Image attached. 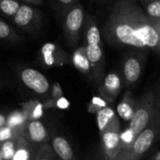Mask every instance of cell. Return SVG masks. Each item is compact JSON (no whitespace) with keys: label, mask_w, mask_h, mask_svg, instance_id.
I'll return each mask as SVG.
<instances>
[{"label":"cell","mask_w":160,"mask_h":160,"mask_svg":"<svg viewBox=\"0 0 160 160\" xmlns=\"http://www.w3.org/2000/svg\"><path fill=\"white\" fill-rule=\"evenodd\" d=\"M152 94L150 93L148 94V97L142 99L138 108L136 109L135 114L129 123V130L135 137L147 128L152 112Z\"/></svg>","instance_id":"cell-1"},{"label":"cell","mask_w":160,"mask_h":160,"mask_svg":"<svg viewBox=\"0 0 160 160\" xmlns=\"http://www.w3.org/2000/svg\"><path fill=\"white\" fill-rule=\"evenodd\" d=\"M156 129L152 126L147 127L138 134L132 142L130 155L127 160H139V158L152 146L156 137Z\"/></svg>","instance_id":"cell-2"},{"label":"cell","mask_w":160,"mask_h":160,"mask_svg":"<svg viewBox=\"0 0 160 160\" xmlns=\"http://www.w3.org/2000/svg\"><path fill=\"white\" fill-rule=\"evenodd\" d=\"M12 21L23 30L33 31L36 30L40 25V13L33 7L22 4Z\"/></svg>","instance_id":"cell-3"},{"label":"cell","mask_w":160,"mask_h":160,"mask_svg":"<svg viewBox=\"0 0 160 160\" xmlns=\"http://www.w3.org/2000/svg\"><path fill=\"white\" fill-rule=\"evenodd\" d=\"M23 83L39 94H44L49 90V81L44 74L33 68H26L21 72Z\"/></svg>","instance_id":"cell-4"},{"label":"cell","mask_w":160,"mask_h":160,"mask_svg":"<svg viewBox=\"0 0 160 160\" xmlns=\"http://www.w3.org/2000/svg\"><path fill=\"white\" fill-rule=\"evenodd\" d=\"M104 148L107 157L110 160L115 158L122 150V137L117 128H111L104 132L103 134Z\"/></svg>","instance_id":"cell-5"},{"label":"cell","mask_w":160,"mask_h":160,"mask_svg":"<svg viewBox=\"0 0 160 160\" xmlns=\"http://www.w3.org/2000/svg\"><path fill=\"white\" fill-rule=\"evenodd\" d=\"M115 34L117 38L124 44L131 45L138 48L145 47L144 42L138 35L137 29H134L129 25L126 24L119 25L115 29Z\"/></svg>","instance_id":"cell-6"},{"label":"cell","mask_w":160,"mask_h":160,"mask_svg":"<svg viewBox=\"0 0 160 160\" xmlns=\"http://www.w3.org/2000/svg\"><path fill=\"white\" fill-rule=\"evenodd\" d=\"M96 121H97V127L102 134L107 130L113 128L114 123H118L116 113L109 107L103 108L97 111Z\"/></svg>","instance_id":"cell-7"},{"label":"cell","mask_w":160,"mask_h":160,"mask_svg":"<svg viewBox=\"0 0 160 160\" xmlns=\"http://www.w3.org/2000/svg\"><path fill=\"white\" fill-rule=\"evenodd\" d=\"M141 73V65L138 58H129L123 65V75L128 84L136 83Z\"/></svg>","instance_id":"cell-8"},{"label":"cell","mask_w":160,"mask_h":160,"mask_svg":"<svg viewBox=\"0 0 160 160\" xmlns=\"http://www.w3.org/2000/svg\"><path fill=\"white\" fill-rule=\"evenodd\" d=\"M27 135L31 141L36 143L43 142L48 137L45 126L39 120H32L29 122L27 127Z\"/></svg>","instance_id":"cell-9"},{"label":"cell","mask_w":160,"mask_h":160,"mask_svg":"<svg viewBox=\"0 0 160 160\" xmlns=\"http://www.w3.org/2000/svg\"><path fill=\"white\" fill-rule=\"evenodd\" d=\"M55 152L62 160H72L73 156L72 149L70 143L63 137H56L52 141Z\"/></svg>","instance_id":"cell-10"},{"label":"cell","mask_w":160,"mask_h":160,"mask_svg":"<svg viewBox=\"0 0 160 160\" xmlns=\"http://www.w3.org/2000/svg\"><path fill=\"white\" fill-rule=\"evenodd\" d=\"M138 37L142 40L145 46L155 47L159 42V35L157 31L149 25H144L137 29Z\"/></svg>","instance_id":"cell-11"},{"label":"cell","mask_w":160,"mask_h":160,"mask_svg":"<svg viewBox=\"0 0 160 160\" xmlns=\"http://www.w3.org/2000/svg\"><path fill=\"white\" fill-rule=\"evenodd\" d=\"M82 23H83V12L80 9L75 8L67 14L65 24L69 31L71 32L78 31L82 26Z\"/></svg>","instance_id":"cell-12"},{"label":"cell","mask_w":160,"mask_h":160,"mask_svg":"<svg viewBox=\"0 0 160 160\" xmlns=\"http://www.w3.org/2000/svg\"><path fill=\"white\" fill-rule=\"evenodd\" d=\"M128 93L123 98V100L117 106V112L120 118H122L125 122H130L135 114L134 105L132 103V99L127 98Z\"/></svg>","instance_id":"cell-13"},{"label":"cell","mask_w":160,"mask_h":160,"mask_svg":"<svg viewBox=\"0 0 160 160\" xmlns=\"http://www.w3.org/2000/svg\"><path fill=\"white\" fill-rule=\"evenodd\" d=\"M21 5L19 0H0V14L12 20Z\"/></svg>","instance_id":"cell-14"},{"label":"cell","mask_w":160,"mask_h":160,"mask_svg":"<svg viewBox=\"0 0 160 160\" xmlns=\"http://www.w3.org/2000/svg\"><path fill=\"white\" fill-rule=\"evenodd\" d=\"M0 40L10 42H16L20 40L16 30L2 19H0Z\"/></svg>","instance_id":"cell-15"},{"label":"cell","mask_w":160,"mask_h":160,"mask_svg":"<svg viewBox=\"0 0 160 160\" xmlns=\"http://www.w3.org/2000/svg\"><path fill=\"white\" fill-rule=\"evenodd\" d=\"M17 141L14 138L0 145V152H1L3 160H12L14 153L17 150Z\"/></svg>","instance_id":"cell-16"},{"label":"cell","mask_w":160,"mask_h":160,"mask_svg":"<svg viewBox=\"0 0 160 160\" xmlns=\"http://www.w3.org/2000/svg\"><path fill=\"white\" fill-rule=\"evenodd\" d=\"M57 46L54 43L48 42L45 43L42 47V56L43 58V61L46 65L48 66H53L56 63V58H55V52H56Z\"/></svg>","instance_id":"cell-17"},{"label":"cell","mask_w":160,"mask_h":160,"mask_svg":"<svg viewBox=\"0 0 160 160\" xmlns=\"http://www.w3.org/2000/svg\"><path fill=\"white\" fill-rule=\"evenodd\" d=\"M105 87L108 92L117 93L121 88V80L116 73H109L105 79Z\"/></svg>","instance_id":"cell-18"},{"label":"cell","mask_w":160,"mask_h":160,"mask_svg":"<svg viewBox=\"0 0 160 160\" xmlns=\"http://www.w3.org/2000/svg\"><path fill=\"white\" fill-rule=\"evenodd\" d=\"M102 48L100 44L98 45H89L86 48V56L90 63H98L102 58Z\"/></svg>","instance_id":"cell-19"},{"label":"cell","mask_w":160,"mask_h":160,"mask_svg":"<svg viewBox=\"0 0 160 160\" xmlns=\"http://www.w3.org/2000/svg\"><path fill=\"white\" fill-rule=\"evenodd\" d=\"M26 120V114L24 112H21L19 110L12 112L9 117H8V123L7 125L15 129L16 131L18 128L22 125V123Z\"/></svg>","instance_id":"cell-20"},{"label":"cell","mask_w":160,"mask_h":160,"mask_svg":"<svg viewBox=\"0 0 160 160\" xmlns=\"http://www.w3.org/2000/svg\"><path fill=\"white\" fill-rule=\"evenodd\" d=\"M87 41L89 45H98L101 42V34L96 26H92L87 33Z\"/></svg>","instance_id":"cell-21"},{"label":"cell","mask_w":160,"mask_h":160,"mask_svg":"<svg viewBox=\"0 0 160 160\" xmlns=\"http://www.w3.org/2000/svg\"><path fill=\"white\" fill-rule=\"evenodd\" d=\"M16 136V130L6 125L0 128V143H4L11 139H13Z\"/></svg>","instance_id":"cell-22"},{"label":"cell","mask_w":160,"mask_h":160,"mask_svg":"<svg viewBox=\"0 0 160 160\" xmlns=\"http://www.w3.org/2000/svg\"><path fill=\"white\" fill-rule=\"evenodd\" d=\"M29 158H30L29 150L23 144L19 143L12 160H29Z\"/></svg>","instance_id":"cell-23"},{"label":"cell","mask_w":160,"mask_h":160,"mask_svg":"<svg viewBox=\"0 0 160 160\" xmlns=\"http://www.w3.org/2000/svg\"><path fill=\"white\" fill-rule=\"evenodd\" d=\"M147 12L152 17H160V0L150 3L147 8Z\"/></svg>","instance_id":"cell-24"},{"label":"cell","mask_w":160,"mask_h":160,"mask_svg":"<svg viewBox=\"0 0 160 160\" xmlns=\"http://www.w3.org/2000/svg\"><path fill=\"white\" fill-rule=\"evenodd\" d=\"M74 63L75 65L80 68V69H85V70H88L89 69V63L90 61L88 60L87 58H84L82 56H80V55H75L74 56Z\"/></svg>","instance_id":"cell-25"},{"label":"cell","mask_w":160,"mask_h":160,"mask_svg":"<svg viewBox=\"0 0 160 160\" xmlns=\"http://www.w3.org/2000/svg\"><path fill=\"white\" fill-rule=\"evenodd\" d=\"M69 105H70V103H69L65 98H63V97L59 98V99L58 100V102H57V106H58L59 108H62V109L67 108L69 107Z\"/></svg>","instance_id":"cell-26"},{"label":"cell","mask_w":160,"mask_h":160,"mask_svg":"<svg viewBox=\"0 0 160 160\" xmlns=\"http://www.w3.org/2000/svg\"><path fill=\"white\" fill-rule=\"evenodd\" d=\"M92 103L93 104H95L96 106H99L100 108H106V103L104 102V101H102L100 98H98V97H93V99H92Z\"/></svg>","instance_id":"cell-27"},{"label":"cell","mask_w":160,"mask_h":160,"mask_svg":"<svg viewBox=\"0 0 160 160\" xmlns=\"http://www.w3.org/2000/svg\"><path fill=\"white\" fill-rule=\"evenodd\" d=\"M7 123H8V118L5 115L0 113V128L3 126H6Z\"/></svg>","instance_id":"cell-28"},{"label":"cell","mask_w":160,"mask_h":160,"mask_svg":"<svg viewBox=\"0 0 160 160\" xmlns=\"http://www.w3.org/2000/svg\"><path fill=\"white\" fill-rule=\"evenodd\" d=\"M23 1L31 5H40L42 2V0H23Z\"/></svg>","instance_id":"cell-29"},{"label":"cell","mask_w":160,"mask_h":160,"mask_svg":"<svg viewBox=\"0 0 160 160\" xmlns=\"http://www.w3.org/2000/svg\"><path fill=\"white\" fill-rule=\"evenodd\" d=\"M149 160H160V150L158 152H156L152 157H151Z\"/></svg>","instance_id":"cell-30"},{"label":"cell","mask_w":160,"mask_h":160,"mask_svg":"<svg viewBox=\"0 0 160 160\" xmlns=\"http://www.w3.org/2000/svg\"><path fill=\"white\" fill-rule=\"evenodd\" d=\"M58 1L62 4H70L72 2V0H58Z\"/></svg>","instance_id":"cell-31"},{"label":"cell","mask_w":160,"mask_h":160,"mask_svg":"<svg viewBox=\"0 0 160 160\" xmlns=\"http://www.w3.org/2000/svg\"><path fill=\"white\" fill-rule=\"evenodd\" d=\"M41 160H50V159H48V158H46V157H44V158H42Z\"/></svg>","instance_id":"cell-32"},{"label":"cell","mask_w":160,"mask_h":160,"mask_svg":"<svg viewBox=\"0 0 160 160\" xmlns=\"http://www.w3.org/2000/svg\"><path fill=\"white\" fill-rule=\"evenodd\" d=\"M0 160H3V158H2V155H1V152H0Z\"/></svg>","instance_id":"cell-33"}]
</instances>
